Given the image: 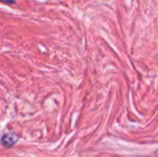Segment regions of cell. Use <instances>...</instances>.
<instances>
[{
    "mask_svg": "<svg viewBox=\"0 0 158 157\" xmlns=\"http://www.w3.org/2000/svg\"><path fill=\"white\" fill-rule=\"evenodd\" d=\"M18 141H19L18 135H16L14 133H6V134L3 135L2 140H1V143L5 147H11L15 143H17Z\"/></svg>",
    "mask_w": 158,
    "mask_h": 157,
    "instance_id": "1",
    "label": "cell"
},
{
    "mask_svg": "<svg viewBox=\"0 0 158 157\" xmlns=\"http://www.w3.org/2000/svg\"><path fill=\"white\" fill-rule=\"evenodd\" d=\"M2 1L5 3H7V4H13L15 2V0H2Z\"/></svg>",
    "mask_w": 158,
    "mask_h": 157,
    "instance_id": "2",
    "label": "cell"
},
{
    "mask_svg": "<svg viewBox=\"0 0 158 157\" xmlns=\"http://www.w3.org/2000/svg\"><path fill=\"white\" fill-rule=\"evenodd\" d=\"M156 155H158V152H157V153H156Z\"/></svg>",
    "mask_w": 158,
    "mask_h": 157,
    "instance_id": "3",
    "label": "cell"
}]
</instances>
